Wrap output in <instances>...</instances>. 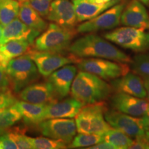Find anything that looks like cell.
Instances as JSON below:
<instances>
[{
  "label": "cell",
  "mask_w": 149,
  "mask_h": 149,
  "mask_svg": "<svg viewBox=\"0 0 149 149\" xmlns=\"http://www.w3.org/2000/svg\"><path fill=\"white\" fill-rule=\"evenodd\" d=\"M135 73L144 77H149V52H144L134 57L131 61Z\"/></svg>",
  "instance_id": "obj_28"
},
{
  "label": "cell",
  "mask_w": 149,
  "mask_h": 149,
  "mask_svg": "<svg viewBox=\"0 0 149 149\" xmlns=\"http://www.w3.org/2000/svg\"><path fill=\"white\" fill-rule=\"evenodd\" d=\"M111 86L117 92L124 93L137 97H146L144 79L135 72L126 73L122 77L113 79Z\"/></svg>",
  "instance_id": "obj_17"
},
{
  "label": "cell",
  "mask_w": 149,
  "mask_h": 149,
  "mask_svg": "<svg viewBox=\"0 0 149 149\" xmlns=\"http://www.w3.org/2000/svg\"><path fill=\"white\" fill-rule=\"evenodd\" d=\"M104 141V134H84L79 133L74 136L72 141L70 143V148H84L91 147Z\"/></svg>",
  "instance_id": "obj_27"
},
{
  "label": "cell",
  "mask_w": 149,
  "mask_h": 149,
  "mask_svg": "<svg viewBox=\"0 0 149 149\" xmlns=\"http://www.w3.org/2000/svg\"><path fill=\"white\" fill-rule=\"evenodd\" d=\"M8 135L15 143L17 148L19 149H31L33 148L29 140V137L25 135V134L19 131L9 132Z\"/></svg>",
  "instance_id": "obj_30"
},
{
  "label": "cell",
  "mask_w": 149,
  "mask_h": 149,
  "mask_svg": "<svg viewBox=\"0 0 149 149\" xmlns=\"http://www.w3.org/2000/svg\"><path fill=\"white\" fill-rule=\"evenodd\" d=\"M72 1L77 22H82L95 17L114 5L122 2V0H112L103 4L93 3L87 0H72Z\"/></svg>",
  "instance_id": "obj_19"
},
{
  "label": "cell",
  "mask_w": 149,
  "mask_h": 149,
  "mask_svg": "<svg viewBox=\"0 0 149 149\" xmlns=\"http://www.w3.org/2000/svg\"><path fill=\"white\" fill-rule=\"evenodd\" d=\"M125 6V3H117L95 17L78 26L77 32L93 33L115 29L121 24V16Z\"/></svg>",
  "instance_id": "obj_8"
},
{
  "label": "cell",
  "mask_w": 149,
  "mask_h": 149,
  "mask_svg": "<svg viewBox=\"0 0 149 149\" xmlns=\"http://www.w3.org/2000/svg\"><path fill=\"white\" fill-rule=\"evenodd\" d=\"M121 24L125 26L142 30L149 29V15L139 0H131L125 6L121 16Z\"/></svg>",
  "instance_id": "obj_15"
},
{
  "label": "cell",
  "mask_w": 149,
  "mask_h": 149,
  "mask_svg": "<svg viewBox=\"0 0 149 149\" xmlns=\"http://www.w3.org/2000/svg\"><path fill=\"white\" fill-rule=\"evenodd\" d=\"M31 43L26 40H10L0 45V64L6 67L8 61L24 55Z\"/></svg>",
  "instance_id": "obj_23"
},
{
  "label": "cell",
  "mask_w": 149,
  "mask_h": 149,
  "mask_svg": "<svg viewBox=\"0 0 149 149\" xmlns=\"http://www.w3.org/2000/svg\"><path fill=\"white\" fill-rule=\"evenodd\" d=\"M107 107L103 102L85 104L75 116L78 133L103 135L113 128L105 120Z\"/></svg>",
  "instance_id": "obj_3"
},
{
  "label": "cell",
  "mask_w": 149,
  "mask_h": 149,
  "mask_svg": "<svg viewBox=\"0 0 149 149\" xmlns=\"http://www.w3.org/2000/svg\"><path fill=\"white\" fill-rule=\"evenodd\" d=\"M13 107L17 110L22 118L27 124H37L45 120L46 106L36 104L25 101H17Z\"/></svg>",
  "instance_id": "obj_21"
},
{
  "label": "cell",
  "mask_w": 149,
  "mask_h": 149,
  "mask_svg": "<svg viewBox=\"0 0 149 149\" xmlns=\"http://www.w3.org/2000/svg\"><path fill=\"white\" fill-rule=\"evenodd\" d=\"M87 1H91V2L99 3V4H103V3L109 2V1H112V0H87Z\"/></svg>",
  "instance_id": "obj_39"
},
{
  "label": "cell",
  "mask_w": 149,
  "mask_h": 149,
  "mask_svg": "<svg viewBox=\"0 0 149 149\" xmlns=\"http://www.w3.org/2000/svg\"><path fill=\"white\" fill-rule=\"evenodd\" d=\"M104 37L122 48L137 53L149 50V33L133 27L118 28L105 33Z\"/></svg>",
  "instance_id": "obj_6"
},
{
  "label": "cell",
  "mask_w": 149,
  "mask_h": 149,
  "mask_svg": "<svg viewBox=\"0 0 149 149\" xmlns=\"http://www.w3.org/2000/svg\"><path fill=\"white\" fill-rule=\"evenodd\" d=\"M18 1H20V2H22V1H27V0H17Z\"/></svg>",
  "instance_id": "obj_43"
},
{
  "label": "cell",
  "mask_w": 149,
  "mask_h": 149,
  "mask_svg": "<svg viewBox=\"0 0 149 149\" xmlns=\"http://www.w3.org/2000/svg\"><path fill=\"white\" fill-rule=\"evenodd\" d=\"M46 19L62 27L73 29L78 23L72 1L70 0H53Z\"/></svg>",
  "instance_id": "obj_13"
},
{
  "label": "cell",
  "mask_w": 149,
  "mask_h": 149,
  "mask_svg": "<svg viewBox=\"0 0 149 149\" xmlns=\"http://www.w3.org/2000/svg\"><path fill=\"white\" fill-rule=\"evenodd\" d=\"M144 137L146 139L147 144L149 146V127L146 128V130H145V134H144Z\"/></svg>",
  "instance_id": "obj_40"
},
{
  "label": "cell",
  "mask_w": 149,
  "mask_h": 149,
  "mask_svg": "<svg viewBox=\"0 0 149 149\" xmlns=\"http://www.w3.org/2000/svg\"><path fill=\"white\" fill-rule=\"evenodd\" d=\"M77 70L75 66L67 64L54 71L48 77V81L58 98H64L69 94Z\"/></svg>",
  "instance_id": "obj_16"
},
{
  "label": "cell",
  "mask_w": 149,
  "mask_h": 149,
  "mask_svg": "<svg viewBox=\"0 0 149 149\" xmlns=\"http://www.w3.org/2000/svg\"><path fill=\"white\" fill-rule=\"evenodd\" d=\"M30 57L36 64L40 73L44 77H49L54 71L65 65L77 63L79 59L72 55L70 57H66L59 53L50 52L33 51L29 53Z\"/></svg>",
  "instance_id": "obj_10"
},
{
  "label": "cell",
  "mask_w": 149,
  "mask_h": 149,
  "mask_svg": "<svg viewBox=\"0 0 149 149\" xmlns=\"http://www.w3.org/2000/svg\"><path fill=\"white\" fill-rule=\"evenodd\" d=\"M19 19L26 25L35 31L42 33L47 29L48 25L40 14L31 6L27 1L20 2Z\"/></svg>",
  "instance_id": "obj_22"
},
{
  "label": "cell",
  "mask_w": 149,
  "mask_h": 149,
  "mask_svg": "<svg viewBox=\"0 0 149 149\" xmlns=\"http://www.w3.org/2000/svg\"><path fill=\"white\" fill-rule=\"evenodd\" d=\"M17 146L9 137L8 133H2L0 135V149H15Z\"/></svg>",
  "instance_id": "obj_33"
},
{
  "label": "cell",
  "mask_w": 149,
  "mask_h": 149,
  "mask_svg": "<svg viewBox=\"0 0 149 149\" xmlns=\"http://www.w3.org/2000/svg\"><path fill=\"white\" fill-rule=\"evenodd\" d=\"M139 1L144 3V4L149 6V0H139Z\"/></svg>",
  "instance_id": "obj_42"
},
{
  "label": "cell",
  "mask_w": 149,
  "mask_h": 149,
  "mask_svg": "<svg viewBox=\"0 0 149 149\" xmlns=\"http://www.w3.org/2000/svg\"><path fill=\"white\" fill-rule=\"evenodd\" d=\"M141 120L142 121L144 125L146 126V128L149 127V110L147 111L146 114L143 115L142 117H141Z\"/></svg>",
  "instance_id": "obj_37"
},
{
  "label": "cell",
  "mask_w": 149,
  "mask_h": 149,
  "mask_svg": "<svg viewBox=\"0 0 149 149\" xmlns=\"http://www.w3.org/2000/svg\"><path fill=\"white\" fill-rule=\"evenodd\" d=\"M90 149H117L116 147L107 141H102L94 146L88 147Z\"/></svg>",
  "instance_id": "obj_36"
},
{
  "label": "cell",
  "mask_w": 149,
  "mask_h": 149,
  "mask_svg": "<svg viewBox=\"0 0 149 149\" xmlns=\"http://www.w3.org/2000/svg\"><path fill=\"white\" fill-rule=\"evenodd\" d=\"M104 117L113 128L121 130L130 137L136 138L144 136L146 127L141 118H136L117 111H107Z\"/></svg>",
  "instance_id": "obj_11"
},
{
  "label": "cell",
  "mask_w": 149,
  "mask_h": 149,
  "mask_svg": "<svg viewBox=\"0 0 149 149\" xmlns=\"http://www.w3.org/2000/svg\"><path fill=\"white\" fill-rule=\"evenodd\" d=\"M23 101L36 104H48L57 102L58 97L49 81L33 83L19 93Z\"/></svg>",
  "instance_id": "obj_12"
},
{
  "label": "cell",
  "mask_w": 149,
  "mask_h": 149,
  "mask_svg": "<svg viewBox=\"0 0 149 149\" xmlns=\"http://www.w3.org/2000/svg\"><path fill=\"white\" fill-rule=\"evenodd\" d=\"M70 91L72 97L84 104H95L109 97L111 86L95 74L81 70L74 77Z\"/></svg>",
  "instance_id": "obj_2"
},
{
  "label": "cell",
  "mask_w": 149,
  "mask_h": 149,
  "mask_svg": "<svg viewBox=\"0 0 149 149\" xmlns=\"http://www.w3.org/2000/svg\"><path fill=\"white\" fill-rule=\"evenodd\" d=\"M129 149H149V146L147 144L144 136L138 137L133 140Z\"/></svg>",
  "instance_id": "obj_35"
},
{
  "label": "cell",
  "mask_w": 149,
  "mask_h": 149,
  "mask_svg": "<svg viewBox=\"0 0 149 149\" xmlns=\"http://www.w3.org/2000/svg\"><path fill=\"white\" fill-rule=\"evenodd\" d=\"M40 33L29 28L19 19L16 18L3 28L1 44L13 40H26L32 44Z\"/></svg>",
  "instance_id": "obj_20"
},
{
  "label": "cell",
  "mask_w": 149,
  "mask_h": 149,
  "mask_svg": "<svg viewBox=\"0 0 149 149\" xmlns=\"http://www.w3.org/2000/svg\"><path fill=\"white\" fill-rule=\"evenodd\" d=\"M53 0H27L31 6L37 11L42 17H46L49 12L50 6Z\"/></svg>",
  "instance_id": "obj_31"
},
{
  "label": "cell",
  "mask_w": 149,
  "mask_h": 149,
  "mask_svg": "<svg viewBox=\"0 0 149 149\" xmlns=\"http://www.w3.org/2000/svg\"><path fill=\"white\" fill-rule=\"evenodd\" d=\"M6 70L10 85L17 93L34 83L40 74L36 64L29 54L19 56L9 61Z\"/></svg>",
  "instance_id": "obj_4"
},
{
  "label": "cell",
  "mask_w": 149,
  "mask_h": 149,
  "mask_svg": "<svg viewBox=\"0 0 149 149\" xmlns=\"http://www.w3.org/2000/svg\"><path fill=\"white\" fill-rule=\"evenodd\" d=\"M112 107L117 111L134 117H140L149 110V102L124 93L117 92L111 98Z\"/></svg>",
  "instance_id": "obj_14"
},
{
  "label": "cell",
  "mask_w": 149,
  "mask_h": 149,
  "mask_svg": "<svg viewBox=\"0 0 149 149\" xmlns=\"http://www.w3.org/2000/svg\"><path fill=\"white\" fill-rule=\"evenodd\" d=\"M80 70L88 72L103 79H114L129 72L126 63L102 58H80L77 62Z\"/></svg>",
  "instance_id": "obj_7"
},
{
  "label": "cell",
  "mask_w": 149,
  "mask_h": 149,
  "mask_svg": "<svg viewBox=\"0 0 149 149\" xmlns=\"http://www.w3.org/2000/svg\"><path fill=\"white\" fill-rule=\"evenodd\" d=\"M144 87L146 91V97H148V100H149V77H144Z\"/></svg>",
  "instance_id": "obj_38"
},
{
  "label": "cell",
  "mask_w": 149,
  "mask_h": 149,
  "mask_svg": "<svg viewBox=\"0 0 149 149\" xmlns=\"http://www.w3.org/2000/svg\"><path fill=\"white\" fill-rule=\"evenodd\" d=\"M68 51L78 58H102L126 64L132 61L129 56L107 39L93 33L76 40L70 44Z\"/></svg>",
  "instance_id": "obj_1"
},
{
  "label": "cell",
  "mask_w": 149,
  "mask_h": 149,
  "mask_svg": "<svg viewBox=\"0 0 149 149\" xmlns=\"http://www.w3.org/2000/svg\"><path fill=\"white\" fill-rule=\"evenodd\" d=\"M32 148L34 149H63L66 148L68 144L60 140H57L49 137H29Z\"/></svg>",
  "instance_id": "obj_29"
},
{
  "label": "cell",
  "mask_w": 149,
  "mask_h": 149,
  "mask_svg": "<svg viewBox=\"0 0 149 149\" xmlns=\"http://www.w3.org/2000/svg\"><path fill=\"white\" fill-rule=\"evenodd\" d=\"M38 128L42 135L67 144L71 143L77 133L75 122L71 118L46 119L38 124Z\"/></svg>",
  "instance_id": "obj_9"
},
{
  "label": "cell",
  "mask_w": 149,
  "mask_h": 149,
  "mask_svg": "<svg viewBox=\"0 0 149 149\" xmlns=\"http://www.w3.org/2000/svg\"><path fill=\"white\" fill-rule=\"evenodd\" d=\"M17 102V99L9 91L0 92V111L12 107Z\"/></svg>",
  "instance_id": "obj_32"
},
{
  "label": "cell",
  "mask_w": 149,
  "mask_h": 149,
  "mask_svg": "<svg viewBox=\"0 0 149 149\" xmlns=\"http://www.w3.org/2000/svg\"><path fill=\"white\" fill-rule=\"evenodd\" d=\"M10 81L7 75L6 67L0 66V92L8 91Z\"/></svg>",
  "instance_id": "obj_34"
},
{
  "label": "cell",
  "mask_w": 149,
  "mask_h": 149,
  "mask_svg": "<svg viewBox=\"0 0 149 149\" xmlns=\"http://www.w3.org/2000/svg\"><path fill=\"white\" fill-rule=\"evenodd\" d=\"M21 119V115L13 106L0 111V134L4 133Z\"/></svg>",
  "instance_id": "obj_26"
},
{
  "label": "cell",
  "mask_w": 149,
  "mask_h": 149,
  "mask_svg": "<svg viewBox=\"0 0 149 149\" xmlns=\"http://www.w3.org/2000/svg\"><path fill=\"white\" fill-rule=\"evenodd\" d=\"M20 3L17 0H0V24L3 28L19 15Z\"/></svg>",
  "instance_id": "obj_24"
},
{
  "label": "cell",
  "mask_w": 149,
  "mask_h": 149,
  "mask_svg": "<svg viewBox=\"0 0 149 149\" xmlns=\"http://www.w3.org/2000/svg\"><path fill=\"white\" fill-rule=\"evenodd\" d=\"M2 39H3V27L1 26L0 24V45L2 44Z\"/></svg>",
  "instance_id": "obj_41"
},
{
  "label": "cell",
  "mask_w": 149,
  "mask_h": 149,
  "mask_svg": "<svg viewBox=\"0 0 149 149\" xmlns=\"http://www.w3.org/2000/svg\"><path fill=\"white\" fill-rule=\"evenodd\" d=\"M76 32L73 29L62 27L52 22L34 42L37 51L61 54L68 50Z\"/></svg>",
  "instance_id": "obj_5"
},
{
  "label": "cell",
  "mask_w": 149,
  "mask_h": 149,
  "mask_svg": "<svg viewBox=\"0 0 149 149\" xmlns=\"http://www.w3.org/2000/svg\"><path fill=\"white\" fill-rule=\"evenodd\" d=\"M85 104L74 97L56 102L46 106L45 120L51 118H73Z\"/></svg>",
  "instance_id": "obj_18"
},
{
  "label": "cell",
  "mask_w": 149,
  "mask_h": 149,
  "mask_svg": "<svg viewBox=\"0 0 149 149\" xmlns=\"http://www.w3.org/2000/svg\"><path fill=\"white\" fill-rule=\"evenodd\" d=\"M104 140L113 144L117 149H128L133 139L121 130L113 128L104 134Z\"/></svg>",
  "instance_id": "obj_25"
}]
</instances>
